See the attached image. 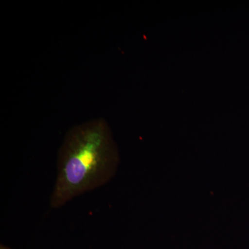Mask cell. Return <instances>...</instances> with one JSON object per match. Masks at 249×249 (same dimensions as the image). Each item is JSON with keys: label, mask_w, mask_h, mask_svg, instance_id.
<instances>
[{"label": "cell", "mask_w": 249, "mask_h": 249, "mask_svg": "<svg viewBox=\"0 0 249 249\" xmlns=\"http://www.w3.org/2000/svg\"><path fill=\"white\" fill-rule=\"evenodd\" d=\"M118 163L116 144L104 119L72 127L59 150L51 207H61L77 196L106 184L115 175Z\"/></svg>", "instance_id": "obj_1"}, {"label": "cell", "mask_w": 249, "mask_h": 249, "mask_svg": "<svg viewBox=\"0 0 249 249\" xmlns=\"http://www.w3.org/2000/svg\"><path fill=\"white\" fill-rule=\"evenodd\" d=\"M0 249H11L9 247H5L4 245H0Z\"/></svg>", "instance_id": "obj_2"}]
</instances>
